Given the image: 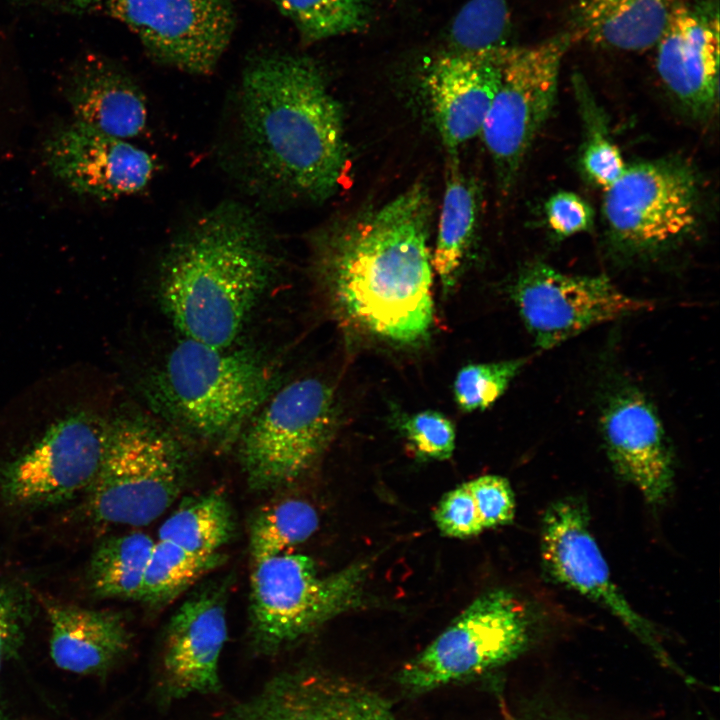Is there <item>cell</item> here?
Returning <instances> with one entry per match:
<instances>
[{
  "instance_id": "cell-37",
  "label": "cell",
  "mask_w": 720,
  "mask_h": 720,
  "mask_svg": "<svg viewBox=\"0 0 720 720\" xmlns=\"http://www.w3.org/2000/svg\"><path fill=\"white\" fill-rule=\"evenodd\" d=\"M550 230L559 238L588 231L593 225V210L580 196L569 191L551 195L544 206Z\"/></svg>"
},
{
  "instance_id": "cell-23",
  "label": "cell",
  "mask_w": 720,
  "mask_h": 720,
  "mask_svg": "<svg viewBox=\"0 0 720 720\" xmlns=\"http://www.w3.org/2000/svg\"><path fill=\"white\" fill-rule=\"evenodd\" d=\"M670 0H576L571 39L609 49L642 52L656 46Z\"/></svg>"
},
{
  "instance_id": "cell-15",
  "label": "cell",
  "mask_w": 720,
  "mask_h": 720,
  "mask_svg": "<svg viewBox=\"0 0 720 720\" xmlns=\"http://www.w3.org/2000/svg\"><path fill=\"white\" fill-rule=\"evenodd\" d=\"M600 426L617 475L648 504H664L674 488V456L653 403L639 388L621 385L604 400Z\"/></svg>"
},
{
  "instance_id": "cell-30",
  "label": "cell",
  "mask_w": 720,
  "mask_h": 720,
  "mask_svg": "<svg viewBox=\"0 0 720 720\" xmlns=\"http://www.w3.org/2000/svg\"><path fill=\"white\" fill-rule=\"evenodd\" d=\"M511 15L506 0H468L453 17L449 52L491 55L511 46Z\"/></svg>"
},
{
  "instance_id": "cell-28",
  "label": "cell",
  "mask_w": 720,
  "mask_h": 720,
  "mask_svg": "<svg viewBox=\"0 0 720 720\" xmlns=\"http://www.w3.org/2000/svg\"><path fill=\"white\" fill-rule=\"evenodd\" d=\"M274 1L305 45L360 33L370 26L374 16L372 0Z\"/></svg>"
},
{
  "instance_id": "cell-5",
  "label": "cell",
  "mask_w": 720,
  "mask_h": 720,
  "mask_svg": "<svg viewBox=\"0 0 720 720\" xmlns=\"http://www.w3.org/2000/svg\"><path fill=\"white\" fill-rule=\"evenodd\" d=\"M187 477V455L173 435L140 416H121L109 422L85 512L105 524L148 525L175 502Z\"/></svg>"
},
{
  "instance_id": "cell-33",
  "label": "cell",
  "mask_w": 720,
  "mask_h": 720,
  "mask_svg": "<svg viewBox=\"0 0 720 720\" xmlns=\"http://www.w3.org/2000/svg\"><path fill=\"white\" fill-rule=\"evenodd\" d=\"M400 431L416 455L425 460L449 459L455 449V427L449 418L435 410L404 417Z\"/></svg>"
},
{
  "instance_id": "cell-10",
  "label": "cell",
  "mask_w": 720,
  "mask_h": 720,
  "mask_svg": "<svg viewBox=\"0 0 720 720\" xmlns=\"http://www.w3.org/2000/svg\"><path fill=\"white\" fill-rule=\"evenodd\" d=\"M530 615L510 591L495 589L471 602L401 672L402 683L424 691L512 660L527 646Z\"/></svg>"
},
{
  "instance_id": "cell-35",
  "label": "cell",
  "mask_w": 720,
  "mask_h": 720,
  "mask_svg": "<svg viewBox=\"0 0 720 720\" xmlns=\"http://www.w3.org/2000/svg\"><path fill=\"white\" fill-rule=\"evenodd\" d=\"M31 619V607L16 586L0 581V669L17 656Z\"/></svg>"
},
{
  "instance_id": "cell-4",
  "label": "cell",
  "mask_w": 720,
  "mask_h": 720,
  "mask_svg": "<svg viewBox=\"0 0 720 720\" xmlns=\"http://www.w3.org/2000/svg\"><path fill=\"white\" fill-rule=\"evenodd\" d=\"M264 355L180 340L149 376L148 399L159 413L217 447H227L280 387Z\"/></svg>"
},
{
  "instance_id": "cell-36",
  "label": "cell",
  "mask_w": 720,
  "mask_h": 720,
  "mask_svg": "<svg viewBox=\"0 0 720 720\" xmlns=\"http://www.w3.org/2000/svg\"><path fill=\"white\" fill-rule=\"evenodd\" d=\"M433 518L437 528L447 537L464 539L484 530L466 483L443 495Z\"/></svg>"
},
{
  "instance_id": "cell-3",
  "label": "cell",
  "mask_w": 720,
  "mask_h": 720,
  "mask_svg": "<svg viewBox=\"0 0 720 720\" xmlns=\"http://www.w3.org/2000/svg\"><path fill=\"white\" fill-rule=\"evenodd\" d=\"M278 257L256 215L234 202L209 210L171 244L160 267V304L178 331L231 347L278 272Z\"/></svg>"
},
{
  "instance_id": "cell-38",
  "label": "cell",
  "mask_w": 720,
  "mask_h": 720,
  "mask_svg": "<svg viewBox=\"0 0 720 720\" xmlns=\"http://www.w3.org/2000/svg\"><path fill=\"white\" fill-rule=\"evenodd\" d=\"M58 2L64 3L67 6H70L72 8H78V9H87L94 7L95 5L99 4L103 0H56Z\"/></svg>"
},
{
  "instance_id": "cell-6",
  "label": "cell",
  "mask_w": 720,
  "mask_h": 720,
  "mask_svg": "<svg viewBox=\"0 0 720 720\" xmlns=\"http://www.w3.org/2000/svg\"><path fill=\"white\" fill-rule=\"evenodd\" d=\"M367 562L328 575L306 555L286 553L254 563L250 576L252 639L273 653L343 612L358 607L368 576Z\"/></svg>"
},
{
  "instance_id": "cell-7",
  "label": "cell",
  "mask_w": 720,
  "mask_h": 720,
  "mask_svg": "<svg viewBox=\"0 0 720 720\" xmlns=\"http://www.w3.org/2000/svg\"><path fill=\"white\" fill-rule=\"evenodd\" d=\"M336 422L334 393L324 381L307 377L280 386L238 438L249 487L268 491L302 477L328 447Z\"/></svg>"
},
{
  "instance_id": "cell-34",
  "label": "cell",
  "mask_w": 720,
  "mask_h": 720,
  "mask_svg": "<svg viewBox=\"0 0 720 720\" xmlns=\"http://www.w3.org/2000/svg\"><path fill=\"white\" fill-rule=\"evenodd\" d=\"M466 485L483 529L509 524L515 516V496L509 481L499 475H483Z\"/></svg>"
},
{
  "instance_id": "cell-1",
  "label": "cell",
  "mask_w": 720,
  "mask_h": 720,
  "mask_svg": "<svg viewBox=\"0 0 720 720\" xmlns=\"http://www.w3.org/2000/svg\"><path fill=\"white\" fill-rule=\"evenodd\" d=\"M432 202L416 183L313 240L319 280L343 315L382 339L415 344L434 319Z\"/></svg>"
},
{
  "instance_id": "cell-9",
  "label": "cell",
  "mask_w": 720,
  "mask_h": 720,
  "mask_svg": "<svg viewBox=\"0 0 720 720\" xmlns=\"http://www.w3.org/2000/svg\"><path fill=\"white\" fill-rule=\"evenodd\" d=\"M568 33L503 53L498 89L480 136L494 164L498 186L508 192L525 156L551 113Z\"/></svg>"
},
{
  "instance_id": "cell-25",
  "label": "cell",
  "mask_w": 720,
  "mask_h": 720,
  "mask_svg": "<svg viewBox=\"0 0 720 720\" xmlns=\"http://www.w3.org/2000/svg\"><path fill=\"white\" fill-rule=\"evenodd\" d=\"M154 544L155 540L142 531L110 537L98 544L88 567V583L93 595L140 600Z\"/></svg>"
},
{
  "instance_id": "cell-16",
  "label": "cell",
  "mask_w": 720,
  "mask_h": 720,
  "mask_svg": "<svg viewBox=\"0 0 720 720\" xmlns=\"http://www.w3.org/2000/svg\"><path fill=\"white\" fill-rule=\"evenodd\" d=\"M44 158L51 173L71 191L98 199L141 191L155 169L145 150L76 121L48 138Z\"/></svg>"
},
{
  "instance_id": "cell-20",
  "label": "cell",
  "mask_w": 720,
  "mask_h": 720,
  "mask_svg": "<svg viewBox=\"0 0 720 720\" xmlns=\"http://www.w3.org/2000/svg\"><path fill=\"white\" fill-rule=\"evenodd\" d=\"M505 50L480 56L444 51L429 62L424 85L441 140L451 156L480 135L498 89Z\"/></svg>"
},
{
  "instance_id": "cell-39",
  "label": "cell",
  "mask_w": 720,
  "mask_h": 720,
  "mask_svg": "<svg viewBox=\"0 0 720 720\" xmlns=\"http://www.w3.org/2000/svg\"><path fill=\"white\" fill-rule=\"evenodd\" d=\"M0 720H4V714L0 705Z\"/></svg>"
},
{
  "instance_id": "cell-22",
  "label": "cell",
  "mask_w": 720,
  "mask_h": 720,
  "mask_svg": "<svg viewBox=\"0 0 720 720\" xmlns=\"http://www.w3.org/2000/svg\"><path fill=\"white\" fill-rule=\"evenodd\" d=\"M50 656L54 664L77 674L106 672L125 654L130 633L121 613L49 603Z\"/></svg>"
},
{
  "instance_id": "cell-8",
  "label": "cell",
  "mask_w": 720,
  "mask_h": 720,
  "mask_svg": "<svg viewBox=\"0 0 720 720\" xmlns=\"http://www.w3.org/2000/svg\"><path fill=\"white\" fill-rule=\"evenodd\" d=\"M603 214L614 247L651 256L686 240L698 226L702 199L696 173L680 160L626 166L607 189Z\"/></svg>"
},
{
  "instance_id": "cell-17",
  "label": "cell",
  "mask_w": 720,
  "mask_h": 720,
  "mask_svg": "<svg viewBox=\"0 0 720 720\" xmlns=\"http://www.w3.org/2000/svg\"><path fill=\"white\" fill-rule=\"evenodd\" d=\"M220 720H394L389 705L359 685L320 673L278 675Z\"/></svg>"
},
{
  "instance_id": "cell-11",
  "label": "cell",
  "mask_w": 720,
  "mask_h": 720,
  "mask_svg": "<svg viewBox=\"0 0 720 720\" xmlns=\"http://www.w3.org/2000/svg\"><path fill=\"white\" fill-rule=\"evenodd\" d=\"M109 422L76 412L52 424L0 466V496L16 508H44L85 494L100 469Z\"/></svg>"
},
{
  "instance_id": "cell-2",
  "label": "cell",
  "mask_w": 720,
  "mask_h": 720,
  "mask_svg": "<svg viewBox=\"0 0 720 720\" xmlns=\"http://www.w3.org/2000/svg\"><path fill=\"white\" fill-rule=\"evenodd\" d=\"M239 115L260 176L290 197L321 202L338 189L347 163L342 110L313 58L267 54L245 68Z\"/></svg>"
},
{
  "instance_id": "cell-12",
  "label": "cell",
  "mask_w": 720,
  "mask_h": 720,
  "mask_svg": "<svg viewBox=\"0 0 720 720\" xmlns=\"http://www.w3.org/2000/svg\"><path fill=\"white\" fill-rule=\"evenodd\" d=\"M510 296L536 348L553 349L597 325L650 311L654 304L620 291L607 277L525 265Z\"/></svg>"
},
{
  "instance_id": "cell-27",
  "label": "cell",
  "mask_w": 720,
  "mask_h": 720,
  "mask_svg": "<svg viewBox=\"0 0 720 720\" xmlns=\"http://www.w3.org/2000/svg\"><path fill=\"white\" fill-rule=\"evenodd\" d=\"M224 561L225 555L221 552L198 555L157 540L145 571L139 601L152 608L164 607Z\"/></svg>"
},
{
  "instance_id": "cell-14",
  "label": "cell",
  "mask_w": 720,
  "mask_h": 720,
  "mask_svg": "<svg viewBox=\"0 0 720 720\" xmlns=\"http://www.w3.org/2000/svg\"><path fill=\"white\" fill-rule=\"evenodd\" d=\"M545 571L557 583L597 603L656 654L663 656L653 625L638 613L613 581L594 537L583 500L564 497L545 511L540 538Z\"/></svg>"
},
{
  "instance_id": "cell-24",
  "label": "cell",
  "mask_w": 720,
  "mask_h": 720,
  "mask_svg": "<svg viewBox=\"0 0 720 720\" xmlns=\"http://www.w3.org/2000/svg\"><path fill=\"white\" fill-rule=\"evenodd\" d=\"M477 217L476 185L460 170L456 155L451 156L436 242L431 253L433 271L440 277L445 289L454 283L472 242Z\"/></svg>"
},
{
  "instance_id": "cell-29",
  "label": "cell",
  "mask_w": 720,
  "mask_h": 720,
  "mask_svg": "<svg viewBox=\"0 0 720 720\" xmlns=\"http://www.w3.org/2000/svg\"><path fill=\"white\" fill-rule=\"evenodd\" d=\"M318 526L316 509L301 499H285L262 509L249 525L252 563L290 553L306 542Z\"/></svg>"
},
{
  "instance_id": "cell-19",
  "label": "cell",
  "mask_w": 720,
  "mask_h": 720,
  "mask_svg": "<svg viewBox=\"0 0 720 720\" xmlns=\"http://www.w3.org/2000/svg\"><path fill=\"white\" fill-rule=\"evenodd\" d=\"M227 584L215 582L194 592L171 617L163 671L171 696L212 693L220 688L219 659L227 639Z\"/></svg>"
},
{
  "instance_id": "cell-18",
  "label": "cell",
  "mask_w": 720,
  "mask_h": 720,
  "mask_svg": "<svg viewBox=\"0 0 720 720\" xmlns=\"http://www.w3.org/2000/svg\"><path fill=\"white\" fill-rule=\"evenodd\" d=\"M655 47L658 75L668 91L694 118L711 117L718 102V13L672 3Z\"/></svg>"
},
{
  "instance_id": "cell-26",
  "label": "cell",
  "mask_w": 720,
  "mask_h": 720,
  "mask_svg": "<svg viewBox=\"0 0 720 720\" xmlns=\"http://www.w3.org/2000/svg\"><path fill=\"white\" fill-rule=\"evenodd\" d=\"M226 497L216 491L183 500L158 530V539L198 555L221 552L234 535Z\"/></svg>"
},
{
  "instance_id": "cell-31",
  "label": "cell",
  "mask_w": 720,
  "mask_h": 720,
  "mask_svg": "<svg viewBox=\"0 0 720 720\" xmlns=\"http://www.w3.org/2000/svg\"><path fill=\"white\" fill-rule=\"evenodd\" d=\"M586 136L580 154V166L594 185L607 189L623 173L626 165L621 152L609 136L606 121L585 87L576 86Z\"/></svg>"
},
{
  "instance_id": "cell-32",
  "label": "cell",
  "mask_w": 720,
  "mask_h": 720,
  "mask_svg": "<svg viewBox=\"0 0 720 720\" xmlns=\"http://www.w3.org/2000/svg\"><path fill=\"white\" fill-rule=\"evenodd\" d=\"M525 363L526 359L519 358L462 367L453 384L458 407L465 412L489 408L504 394Z\"/></svg>"
},
{
  "instance_id": "cell-21",
  "label": "cell",
  "mask_w": 720,
  "mask_h": 720,
  "mask_svg": "<svg viewBox=\"0 0 720 720\" xmlns=\"http://www.w3.org/2000/svg\"><path fill=\"white\" fill-rule=\"evenodd\" d=\"M66 98L75 121L103 134L126 139L140 134L147 122L145 98L120 69L88 59L72 72Z\"/></svg>"
},
{
  "instance_id": "cell-13",
  "label": "cell",
  "mask_w": 720,
  "mask_h": 720,
  "mask_svg": "<svg viewBox=\"0 0 720 720\" xmlns=\"http://www.w3.org/2000/svg\"><path fill=\"white\" fill-rule=\"evenodd\" d=\"M158 62L207 75L227 49L235 26L232 0H106Z\"/></svg>"
}]
</instances>
